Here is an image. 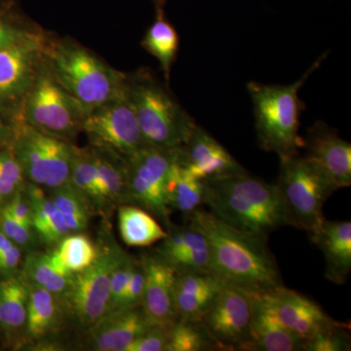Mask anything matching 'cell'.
I'll use <instances>...</instances> for the list:
<instances>
[{
    "label": "cell",
    "mask_w": 351,
    "mask_h": 351,
    "mask_svg": "<svg viewBox=\"0 0 351 351\" xmlns=\"http://www.w3.org/2000/svg\"><path fill=\"white\" fill-rule=\"evenodd\" d=\"M188 219L189 225L206 237L210 274L225 285L254 293L269 292L283 285L267 243L269 237L237 230L200 208L189 215Z\"/></svg>",
    "instance_id": "6da1fadb"
},
{
    "label": "cell",
    "mask_w": 351,
    "mask_h": 351,
    "mask_svg": "<svg viewBox=\"0 0 351 351\" xmlns=\"http://www.w3.org/2000/svg\"><path fill=\"white\" fill-rule=\"evenodd\" d=\"M203 204L226 225L269 237L287 226L277 184L244 174L205 180Z\"/></svg>",
    "instance_id": "7a4b0ae2"
},
{
    "label": "cell",
    "mask_w": 351,
    "mask_h": 351,
    "mask_svg": "<svg viewBox=\"0 0 351 351\" xmlns=\"http://www.w3.org/2000/svg\"><path fill=\"white\" fill-rule=\"evenodd\" d=\"M46 61L57 82L82 104L87 115L125 93L127 75L75 41H48Z\"/></svg>",
    "instance_id": "3957f363"
},
{
    "label": "cell",
    "mask_w": 351,
    "mask_h": 351,
    "mask_svg": "<svg viewBox=\"0 0 351 351\" xmlns=\"http://www.w3.org/2000/svg\"><path fill=\"white\" fill-rule=\"evenodd\" d=\"M125 91L147 145L166 149L186 145L196 124L152 73L127 75Z\"/></svg>",
    "instance_id": "277c9868"
},
{
    "label": "cell",
    "mask_w": 351,
    "mask_h": 351,
    "mask_svg": "<svg viewBox=\"0 0 351 351\" xmlns=\"http://www.w3.org/2000/svg\"><path fill=\"white\" fill-rule=\"evenodd\" d=\"M318 64H314L301 80L287 86L248 84L261 145L265 151L276 152L279 158L297 156L304 147V140L299 136L301 103L298 92Z\"/></svg>",
    "instance_id": "5b68a950"
},
{
    "label": "cell",
    "mask_w": 351,
    "mask_h": 351,
    "mask_svg": "<svg viewBox=\"0 0 351 351\" xmlns=\"http://www.w3.org/2000/svg\"><path fill=\"white\" fill-rule=\"evenodd\" d=\"M278 186L287 226L311 232L324 219L323 207L336 186L307 157L280 158Z\"/></svg>",
    "instance_id": "8992f818"
},
{
    "label": "cell",
    "mask_w": 351,
    "mask_h": 351,
    "mask_svg": "<svg viewBox=\"0 0 351 351\" xmlns=\"http://www.w3.org/2000/svg\"><path fill=\"white\" fill-rule=\"evenodd\" d=\"M87 112L82 104L61 86L44 61L23 105L21 120L38 131L73 142Z\"/></svg>",
    "instance_id": "52a82bcc"
},
{
    "label": "cell",
    "mask_w": 351,
    "mask_h": 351,
    "mask_svg": "<svg viewBox=\"0 0 351 351\" xmlns=\"http://www.w3.org/2000/svg\"><path fill=\"white\" fill-rule=\"evenodd\" d=\"M73 147V143L38 131L22 120L16 123L10 145L25 181L47 191L69 182Z\"/></svg>",
    "instance_id": "ba28073f"
},
{
    "label": "cell",
    "mask_w": 351,
    "mask_h": 351,
    "mask_svg": "<svg viewBox=\"0 0 351 351\" xmlns=\"http://www.w3.org/2000/svg\"><path fill=\"white\" fill-rule=\"evenodd\" d=\"M178 151L147 145L126 158V204L142 207L160 219L167 230L173 225L166 201V182Z\"/></svg>",
    "instance_id": "9c48e42d"
},
{
    "label": "cell",
    "mask_w": 351,
    "mask_h": 351,
    "mask_svg": "<svg viewBox=\"0 0 351 351\" xmlns=\"http://www.w3.org/2000/svg\"><path fill=\"white\" fill-rule=\"evenodd\" d=\"M48 41L40 31L0 50V112L15 122L45 61Z\"/></svg>",
    "instance_id": "30bf717a"
},
{
    "label": "cell",
    "mask_w": 351,
    "mask_h": 351,
    "mask_svg": "<svg viewBox=\"0 0 351 351\" xmlns=\"http://www.w3.org/2000/svg\"><path fill=\"white\" fill-rule=\"evenodd\" d=\"M82 131L92 147L115 152L124 158L149 145L126 91L92 110L83 122Z\"/></svg>",
    "instance_id": "8fae6325"
},
{
    "label": "cell",
    "mask_w": 351,
    "mask_h": 351,
    "mask_svg": "<svg viewBox=\"0 0 351 351\" xmlns=\"http://www.w3.org/2000/svg\"><path fill=\"white\" fill-rule=\"evenodd\" d=\"M117 248L119 245L115 243L101 245L96 261L86 269L71 276L62 301L82 327L89 328L106 313Z\"/></svg>",
    "instance_id": "7c38bea8"
},
{
    "label": "cell",
    "mask_w": 351,
    "mask_h": 351,
    "mask_svg": "<svg viewBox=\"0 0 351 351\" xmlns=\"http://www.w3.org/2000/svg\"><path fill=\"white\" fill-rule=\"evenodd\" d=\"M253 315L252 292L223 286L201 322L219 350H247Z\"/></svg>",
    "instance_id": "4fadbf2b"
},
{
    "label": "cell",
    "mask_w": 351,
    "mask_h": 351,
    "mask_svg": "<svg viewBox=\"0 0 351 351\" xmlns=\"http://www.w3.org/2000/svg\"><path fill=\"white\" fill-rule=\"evenodd\" d=\"M263 295L281 324L302 341L341 323L330 317L317 302L284 285Z\"/></svg>",
    "instance_id": "5bb4252c"
},
{
    "label": "cell",
    "mask_w": 351,
    "mask_h": 351,
    "mask_svg": "<svg viewBox=\"0 0 351 351\" xmlns=\"http://www.w3.org/2000/svg\"><path fill=\"white\" fill-rule=\"evenodd\" d=\"M179 161L200 181L247 173L223 145L197 125L179 149Z\"/></svg>",
    "instance_id": "9a60e30c"
},
{
    "label": "cell",
    "mask_w": 351,
    "mask_h": 351,
    "mask_svg": "<svg viewBox=\"0 0 351 351\" xmlns=\"http://www.w3.org/2000/svg\"><path fill=\"white\" fill-rule=\"evenodd\" d=\"M145 280L142 307L149 324L172 326L178 320L174 302L176 271L154 255L144 256Z\"/></svg>",
    "instance_id": "2e32d148"
},
{
    "label": "cell",
    "mask_w": 351,
    "mask_h": 351,
    "mask_svg": "<svg viewBox=\"0 0 351 351\" xmlns=\"http://www.w3.org/2000/svg\"><path fill=\"white\" fill-rule=\"evenodd\" d=\"M152 325L142 307L104 314L87 328V348L96 351H126Z\"/></svg>",
    "instance_id": "e0dca14e"
},
{
    "label": "cell",
    "mask_w": 351,
    "mask_h": 351,
    "mask_svg": "<svg viewBox=\"0 0 351 351\" xmlns=\"http://www.w3.org/2000/svg\"><path fill=\"white\" fill-rule=\"evenodd\" d=\"M306 157L313 161L337 189L351 184V145L331 129L315 126L304 141Z\"/></svg>",
    "instance_id": "ac0fdd59"
},
{
    "label": "cell",
    "mask_w": 351,
    "mask_h": 351,
    "mask_svg": "<svg viewBox=\"0 0 351 351\" xmlns=\"http://www.w3.org/2000/svg\"><path fill=\"white\" fill-rule=\"evenodd\" d=\"M311 241L320 249L326 262L328 280L343 285L351 272V223L323 219L319 226L309 232Z\"/></svg>",
    "instance_id": "d6986e66"
},
{
    "label": "cell",
    "mask_w": 351,
    "mask_h": 351,
    "mask_svg": "<svg viewBox=\"0 0 351 351\" xmlns=\"http://www.w3.org/2000/svg\"><path fill=\"white\" fill-rule=\"evenodd\" d=\"M252 297L253 315L246 351L302 350V341L281 324L263 293L252 292Z\"/></svg>",
    "instance_id": "ffe728a7"
},
{
    "label": "cell",
    "mask_w": 351,
    "mask_h": 351,
    "mask_svg": "<svg viewBox=\"0 0 351 351\" xmlns=\"http://www.w3.org/2000/svg\"><path fill=\"white\" fill-rule=\"evenodd\" d=\"M223 286L225 284L210 272L177 274L174 302L179 320L202 319Z\"/></svg>",
    "instance_id": "44dd1931"
},
{
    "label": "cell",
    "mask_w": 351,
    "mask_h": 351,
    "mask_svg": "<svg viewBox=\"0 0 351 351\" xmlns=\"http://www.w3.org/2000/svg\"><path fill=\"white\" fill-rule=\"evenodd\" d=\"M25 193L31 203L32 228L39 242L47 246H57L71 233L63 215L45 193V189L27 182Z\"/></svg>",
    "instance_id": "7402d4cb"
},
{
    "label": "cell",
    "mask_w": 351,
    "mask_h": 351,
    "mask_svg": "<svg viewBox=\"0 0 351 351\" xmlns=\"http://www.w3.org/2000/svg\"><path fill=\"white\" fill-rule=\"evenodd\" d=\"M29 285L22 274L0 281V326L8 338L25 332Z\"/></svg>",
    "instance_id": "603a6c76"
},
{
    "label": "cell",
    "mask_w": 351,
    "mask_h": 351,
    "mask_svg": "<svg viewBox=\"0 0 351 351\" xmlns=\"http://www.w3.org/2000/svg\"><path fill=\"white\" fill-rule=\"evenodd\" d=\"M21 274L29 285L45 289L61 299L73 276L58 262L52 252L38 251L27 252Z\"/></svg>",
    "instance_id": "cb8c5ba5"
},
{
    "label": "cell",
    "mask_w": 351,
    "mask_h": 351,
    "mask_svg": "<svg viewBox=\"0 0 351 351\" xmlns=\"http://www.w3.org/2000/svg\"><path fill=\"white\" fill-rule=\"evenodd\" d=\"M69 182L86 201L94 214H106L108 209L101 195L100 178L91 147H73Z\"/></svg>",
    "instance_id": "d4e9b609"
},
{
    "label": "cell",
    "mask_w": 351,
    "mask_h": 351,
    "mask_svg": "<svg viewBox=\"0 0 351 351\" xmlns=\"http://www.w3.org/2000/svg\"><path fill=\"white\" fill-rule=\"evenodd\" d=\"M119 226L122 240L130 247L151 246L167 237L156 219L136 205H119Z\"/></svg>",
    "instance_id": "484cf974"
},
{
    "label": "cell",
    "mask_w": 351,
    "mask_h": 351,
    "mask_svg": "<svg viewBox=\"0 0 351 351\" xmlns=\"http://www.w3.org/2000/svg\"><path fill=\"white\" fill-rule=\"evenodd\" d=\"M91 147L98 169L101 195L108 211L110 208L126 204V158L107 149Z\"/></svg>",
    "instance_id": "4316f807"
},
{
    "label": "cell",
    "mask_w": 351,
    "mask_h": 351,
    "mask_svg": "<svg viewBox=\"0 0 351 351\" xmlns=\"http://www.w3.org/2000/svg\"><path fill=\"white\" fill-rule=\"evenodd\" d=\"M165 193L166 201L170 210H177L186 215V217L195 210L199 209L203 204V181L189 174L182 165L179 161V151L177 158L170 168Z\"/></svg>",
    "instance_id": "83f0119b"
},
{
    "label": "cell",
    "mask_w": 351,
    "mask_h": 351,
    "mask_svg": "<svg viewBox=\"0 0 351 351\" xmlns=\"http://www.w3.org/2000/svg\"><path fill=\"white\" fill-rule=\"evenodd\" d=\"M61 304L62 299L58 295L29 285L25 335L32 339H40L49 335L57 326Z\"/></svg>",
    "instance_id": "f1b7e54d"
},
{
    "label": "cell",
    "mask_w": 351,
    "mask_h": 351,
    "mask_svg": "<svg viewBox=\"0 0 351 351\" xmlns=\"http://www.w3.org/2000/svg\"><path fill=\"white\" fill-rule=\"evenodd\" d=\"M100 248L96 246L86 235L82 233H69L52 251L58 262L69 274L86 269L98 258Z\"/></svg>",
    "instance_id": "f546056e"
},
{
    "label": "cell",
    "mask_w": 351,
    "mask_h": 351,
    "mask_svg": "<svg viewBox=\"0 0 351 351\" xmlns=\"http://www.w3.org/2000/svg\"><path fill=\"white\" fill-rule=\"evenodd\" d=\"M143 46L158 60L168 80L171 66L177 55L179 38L174 27L161 14L145 34Z\"/></svg>",
    "instance_id": "4dcf8cb0"
},
{
    "label": "cell",
    "mask_w": 351,
    "mask_h": 351,
    "mask_svg": "<svg viewBox=\"0 0 351 351\" xmlns=\"http://www.w3.org/2000/svg\"><path fill=\"white\" fill-rule=\"evenodd\" d=\"M48 195L63 215L71 232L86 230L93 211L69 182L59 188L50 189Z\"/></svg>",
    "instance_id": "1f68e13d"
},
{
    "label": "cell",
    "mask_w": 351,
    "mask_h": 351,
    "mask_svg": "<svg viewBox=\"0 0 351 351\" xmlns=\"http://www.w3.org/2000/svg\"><path fill=\"white\" fill-rule=\"evenodd\" d=\"M219 350L201 320H178L171 326L166 351Z\"/></svg>",
    "instance_id": "d6a6232c"
},
{
    "label": "cell",
    "mask_w": 351,
    "mask_h": 351,
    "mask_svg": "<svg viewBox=\"0 0 351 351\" xmlns=\"http://www.w3.org/2000/svg\"><path fill=\"white\" fill-rule=\"evenodd\" d=\"M40 31L25 17L17 0H0V50Z\"/></svg>",
    "instance_id": "836d02e7"
},
{
    "label": "cell",
    "mask_w": 351,
    "mask_h": 351,
    "mask_svg": "<svg viewBox=\"0 0 351 351\" xmlns=\"http://www.w3.org/2000/svg\"><path fill=\"white\" fill-rule=\"evenodd\" d=\"M25 184L23 171L10 147L0 149V207L24 189Z\"/></svg>",
    "instance_id": "e575fe53"
},
{
    "label": "cell",
    "mask_w": 351,
    "mask_h": 351,
    "mask_svg": "<svg viewBox=\"0 0 351 351\" xmlns=\"http://www.w3.org/2000/svg\"><path fill=\"white\" fill-rule=\"evenodd\" d=\"M137 258L132 257L119 246L110 276V298L105 314L117 311L122 295L133 274Z\"/></svg>",
    "instance_id": "d590c367"
},
{
    "label": "cell",
    "mask_w": 351,
    "mask_h": 351,
    "mask_svg": "<svg viewBox=\"0 0 351 351\" xmlns=\"http://www.w3.org/2000/svg\"><path fill=\"white\" fill-rule=\"evenodd\" d=\"M350 325L346 323L322 330L302 341V351H350Z\"/></svg>",
    "instance_id": "8d00e7d4"
},
{
    "label": "cell",
    "mask_w": 351,
    "mask_h": 351,
    "mask_svg": "<svg viewBox=\"0 0 351 351\" xmlns=\"http://www.w3.org/2000/svg\"><path fill=\"white\" fill-rule=\"evenodd\" d=\"M157 257L174 269L176 274L210 272V254L208 245L201 248L174 252Z\"/></svg>",
    "instance_id": "74e56055"
},
{
    "label": "cell",
    "mask_w": 351,
    "mask_h": 351,
    "mask_svg": "<svg viewBox=\"0 0 351 351\" xmlns=\"http://www.w3.org/2000/svg\"><path fill=\"white\" fill-rule=\"evenodd\" d=\"M0 230L14 244L27 252L34 251L39 241L34 230L14 219L3 207H0Z\"/></svg>",
    "instance_id": "f35d334b"
},
{
    "label": "cell",
    "mask_w": 351,
    "mask_h": 351,
    "mask_svg": "<svg viewBox=\"0 0 351 351\" xmlns=\"http://www.w3.org/2000/svg\"><path fill=\"white\" fill-rule=\"evenodd\" d=\"M145 280L144 265H143L142 260H137L135 267H134L133 274L127 285L125 292L122 295L117 311L135 308V307L142 306Z\"/></svg>",
    "instance_id": "ab89813d"
},
{
    "label": "cell",
    "mask_w": 351,
    "mask_h": 351,
    "mask_svg": "<svg viewBox=\"0 0 351 351\" xmlns=\"http://www.w3.org/2000/svg\"><path fill=\"white\" fill-rule=\"evenodd\" d=\"M171 326H154L136 339L126 351H166Z\"/></svg>",
    "instance_id": "60d3db41"
},
{
    "label": "cell",
    "mask_w": 351,
    "mask_h": 351,
    "mask_svg": "<svg viewBox=\"0 0 351 351\" xmlns=\"http://www.w3.org/2000/svg\"><path fill=\"white\" fill-rule=\"evenodd\" d=\"M14 219H17L23 225L32 228V213L31 203L27 198L25 188L19 191L12 199L2 206Z\"/></svg>",
    "instance_id": "b9f144b4"
},
{
    "label": "cell",
    "mask_w": 351,
    "mask_h": 351,
    "mask_svg": "<svg viewBox=\"0 0 351 351\" xmlns=\"http://www.w3.org/2000/svg\"><path fill=\"white\" fill-rule=\"evenodd\" d=\"M22 260V249L12 244L6 250L0 253V274L5 276L16 274Z\"/></svg>",
    "instance_id": "7bdbcfd3"
},
{
    "label": "cell",
    "mask_w": 351,
    "mask_h": 351,
    "mask_svg": "<svg viewBox=\"0 0 351 351\" xmlns=\"http://www.w3.org/2000/svg\"><path fill=\"white\" fill-rule=\"evenodd\" d=\"M17 122L0 112V149L10 147Z\"/></svg>",
    "instance_id": "ee69618b"
},
{
    "label": "cell",
    "mask_w": 351,
    "mask_h": 351,
    "mask_svg": "<svg viewBox=\"0 0 351 351\" xmlns=\"http://www.w3.org/2000/svg\"><path fill=\"white\" fill-rule=\"evenodd\" d=\"M12 244H14L13 242L4 234L1 230H0V253L6 250V249L9 248Z\"/></svg>",
    "instance_id": "f6af8a7d"
},
{
    "label": "cell",
    "mask_w": 351,
    "mask_h": 351,
    "mask_svg": "<svg viewBox=\"0 0 351 351\" xmlns=\"http://www.w3.org/2000/svg\"><path fill=\"white\" fill-rule=\"evenodd\" d=\"M0 330H1V326H0Z\"/></svg>",
    "instance_id": "bcb514c9"
}]
</instances>
